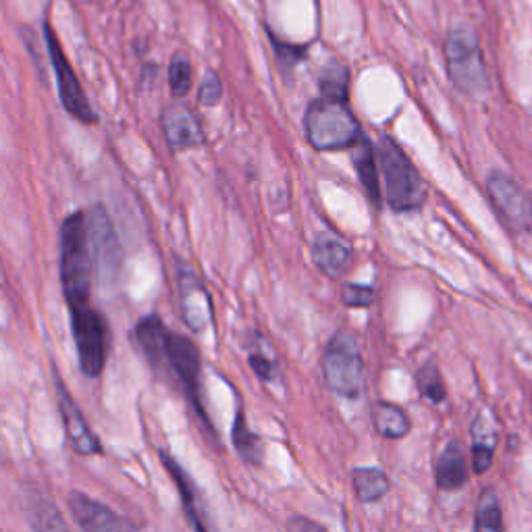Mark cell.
<instances>
[{
  "mask_svg": "<svg viewBox=\"0 0 532 532\" xmlns=\"http://www.w3.org/2000/svg\"><path fill=\"white\" fill-rule=\"evenodd\" d=\"M354 491L362 503H375L389 493V478L379 468H356Z\"/></svg>",
  "mask_w": 532,
  "mask_h": 532,
  "instance_id": "20",
  "label": "cell"
},
{
  "mask_svg": "<svg viewBox=\"0 0 532 532\" xmlns=\"http://www.w3.org/2000/svg\"><path fill=\"white\" fill-rule=\"evenodd\" d=\"M445 61L451 82L462 92L476 96L489 90V75L476 34L468 25H454L445 40Z\"/></svg>",
  "mask_w": 532,
  "mask_h": 532,
  "instance_id": "4",
  "label": "cell"
},
{
  "mask_svg": "<svg viewBox=\"0 0 532 532\" xmlns=\"http://www.w3.org/2000/svg\"><path fill=\"white\" fill-rule=\"evenodd\" d=\"M69 508L79 528H84L88 532H119L133 528L131 522L123 520L111 508H106V505L94 501L84 493L73 491L69 495Z\"/></svg>",
  "mask_w": 532,
  "mask_h": 532,
  "instance_id": "13",
  "label": "cell"
},
{
  "mask_svg": "<svg viewBox=\"0 0 532 532\" xmlns=\"http://www.w3.org/2000/svg\"><path fill=\"white\" fill-rule=\"evenodd\" d=\"M377 156L385 179L387 204L395 212L418 210L427 200V185L406 152L397 142L383 136L377 146Z\"/></svg>",
  "mask_w": 532,
  "mask_h": 532,
  "instance_id": "3",
  "label": "cell"
},
{
  "mask_svg": "<svg viewBox=\"0 0 532 532\" xmlns=\"http://www.w3.org/2000/svg\"><path fill=\"white\" fill-rule=\"evenodd\" d=\"M487 190L505 225L514 231H528L532 227L528 196L518 188V183L510 175H505L503 171H491Z\"/></svg>",
  "mask_w": 532,
  "mask_h": 532,
  "instance_id": "10",
  "label": "cell"
},
{
  "mask_svg": "<svg viewBox=\"0 0 532 532\" xmlns=\"http://www.w3.org/2000/svg\"><path fill=\"white\" fill-rule=\"evenodd\" d=\"M192 79H194L192 63L188 61V57L177 55L171 61V67H169V86H171V92L177 98H183L185 94H188L192 90Z\"/></svg>",
  "mask_w": 532,
  "mask_h": 532,
  "instance_id": "26",
  "label": "cell"
},
{
  "mask_svg": "<svg viewBox=\"0 0 532 532\" xmlns=\"http://www.w3.org/2000/svg\"><path fill=\"white\" fill-rule=\"evenodd\" d=\"M304 129L312 148L321 152L350 150L362 138L360 123L352 111L345 102L331 98H316L310 102Z\"/></svg>",
  "mask_w": 532,
  "mask_h": 532,
  "instance_id": "2",
  "label": "cell"
},
{
  "mask_svg": "<svg viewBox=\"0 0 532 532\" xmlns=\"http://www.w3.org/2000/svg\"><path fill=\"white\" fill-rule=\"evenodd\" d=\"M350 150H352V163H354V169L362 183V188L368 194L370 202L379 208L381 206V185H379V171L375 163V148H372L368 138L362 136Z\"/></svg>",
  "mask_w": 532,
  "mask_h": 532,
  "instance_id": "16",
  "label": "cell"
},
{
  "mask_svg": "<svg viewBox=\"0 0 532 532\" xmlns=\"http://www.w3.org/2000/svg\"><path fill=\"white\" fill-rule=\"evenodd\" d=\"M28 514H30L32 526L38 530H65L67 528L59 510L55 508V503H52L48 497L38 495V493H34L30 497Z\"/></svg>",
  "mask_w": 532,
  "mask_h": 532,
  "instance_id": "22",
  "label": "cell"
},
{
  "mask_svg": "<svg viewBox=\"0 0 532 532\" xmlns=\"http://www.w3.org/2000/svg\"><path fill=\"white\" fill-rule=\"evenodd\" d=\"M57 393H59V410H61V418H63L65 435H67L71 447L82 456L98 454L100 441L92 433L88 420L84 418L82 410L77 408L75 399L71 397V393L65 389V385L61 381H57Z\"/></svg>",
  "mask_w": 532,
  "mask_h": 532,
  "instance_id": "12",
  "label": "cell"
},
{
  "mask_svg": "<svg viewBox=\"0 0 532 532\" xmlns=\"http://www.w3.org/2000/svg\"><path fill=\"white\" fill-rule=\"evenodd\" d=\"M86 227L94 275L106 283H111L121 271V244L109 212H106L104 206L96 204L90 208V212H86Z\"/></svg>",
  "mask_w": 532,
  "mask_h": 532,
  "instance_id": "7",
  "label": "cell"
},
{
  "mask_svg": "<svg viewBox=\"0 0 532 532\" xmlns=\"http://www.w3.org/2000/svg\"><path fill=\"white\" fill-rule=\"evenodd\" d=\"M198 98H200V104L204 106H215L219 104V100L223 98V84L217 73H206V77L202 79L200 84V92H198Z\"/></svg>",
  "mask_w": 532,
  "mask_h": 532,
  "instance_id": "29",
  "label": "cell"
},
{
  "mask_svg": "<svg viewBox=\"0 0 532 532\" xmlns=\"http://www.w3.org/2000/svg\"><path fill=\"white\" fill-rule=\"evenodd\" d=\"M163 129H165L167 144L175 152L194 150L204 144L202 127L188 106H181V104L169 106L163 117Z\"/></svg>",
  "mask_w": 532,
  "mask_h": 532,
  "instance_id": "14",
  "label": "cell"
},
{
  "mask_svg": "<svg viewBox=\"0 0 532 532\" xmlns=\"http://www.w3.org/2000/svg\"><path fill=\"white\" fill-rule=\"evenodd\" d=\"M528 204H530V221H532V194L528 196Z\"/></svg>",
  "mask_w": 532,
  "mask_h": 532,
  "instance_id": "31",
  "label": "cell"
},
{
  "mask_svg": "<svg viewBox=\"0 0 532 532\" xmlns=\"http://www.w3.org/2000/svg\"><path fill=\"white\" fill-rule=\"evenodd\" d=\"M323 377L329 389L345 399H358L364 389V362L354 335L339 331L323 352Z\"/></svg>",
  "mask_w": 532,
  "mask_h": 532,
  "instance_id": "5",
  "label": "cell"
},
{
  "mask_svg": "<svg viewBox=\"0 0 532 532\" xmlns=\"http://www.w3.org/2000/svg\"><path fill=\"white\" fill-rule=\"evenodd\" d=\"M233 445L237 449V454L242 456L244 462L260 466L262 458H264V449H262V441L256 433L250 431L246 416L242 410H237L235 414V424H233Z\"/></svg>",
  "mask_w": 532,
  "mask_h": 532,
  "instance_id": "19",
  "label": "cell"
},
{
  "mask_svg": "<svg viewBox=\"0 0 532 532\" xmlns=\"http://www.w3.org/2000/svg\"><path fill=\"white\" fill-rule=\"evenodd\" d=\"M474 528L476 530H491V532L493 530H503L501 508H499V501H497L493 491H485L481 501H478Z\"/></svg>",
  "mask_w": 532,
  "mask_h": 532,
  "instance_id": "25",
  "label": "cell"
},
{
  "mask_svg": "<svg viewBox=\"0 0 532 532\" xmlns=\"http://www.w3.org/2000/svg\"><path fill=\"white\" fill-rule=\"evenodd\" d=\"M372 427L383 439H404L410 433L412 424L402 408L381 399L372 406Z\"/></svg>",
  "mask_w": 532,
  "mask_h": 532,
  "instance_id": "18",
  "label": "cell"
},
{
  "mask_svg": "<svg viewBox=\"0 0 532 532\" xmlns=\"http://www.w3.org/2000/svg\"><path fill=\"white\" fill-rule=\"evenodd\" d=\"M312 260L318 266V271L325 273L329 279H343L352 271L354 252L339 235L323 231L312 242Z\"/></svg>",
  "mask_w": 532,
  "mask_h": 532,
  "instance_id": "11",
  "label": "cell"
},
{
  "mask_svg": "<svg viewBox=\"0 0 532 532\" xmlns=\"http://www.w3.org/2000/svg\"><path fill=\"white\" fill-rule=\"evenodd\" d=\"M250 366L254 370V375L266 383H273L279 379V364L277 358L269 348H254L250 352Z\"/></svg>",
  "mask_w": 532,
  "mask_h": 532,
  "instance_id": "27",
  "label": "cell"
},
{
  "mask_svg": "<svg viewBox=\"0 0 532 532\" xmlns=\"http://www.w3.org/2000/svg\"><path fill=\"white\" fill-rule=\"evenodd\" d=\"M468 481V466L462 445L458 441H449L441 451L437 462V485L443 491H456Z\"/></svg>",
  "mask_w": 532,
  "mask_h": 532,
  "instance_id": "17",
  "label": "cell"
},
{
  "mask_svg": "<svg viewBox=\"0 0 532 532\" xmlns=\"http://www.w3.org/2000/svg\"><path fill=\"white\" fill-rule=\"evenodd\" d=\"M163 364L173 370V375L179 379L183 389L188 391L196 410L204 418V412L200 406V395H198V389H200V352L196 348V343L188 337L167 331Z\"/></svg>",
  "mask_w": 532,
  "mask_h": 532,
  "instance_id": "9",
  "label": "cell"
},
{
  "mask_svg": "<svg viewBox=\"0 0 532 532\" xmlns=\"http://www.w3.org/2000/svg\"><path fill=\"white\" fill-rule=\"evenodd\" d=\"M44 38H46V46H48V55H50V63L52 69H55L57 75V86H59V96L61 102L65 106V111L82 123H96V113L92 111V106L86 98V92L79 84V79L71 67V63L67 61L65 52L57 40V34L52 32L50 23H46L44 28Z\"/></svg>",
  "mask_w": 532,
  "mask_h": 532,
  "instance_id": "8",
  "label": "cell"
},
{
  "mask_svg": "<svg viewBox=\"0 0 532 532\" xmlns=\"http://www.w3.org/2000/svg\"><path fill=\"white\" fill-rule=\"evenodd\" d=\"M161 458H163V462H165V468L171 472L173 481L177 483V489H179V493H181V501H183V508H185V512H188L190 522H192L196 528L204 530V524L200 522V516H198V510H196V495H194V487H192V483H190L188 474H185V472L181 470V466H179L173 458H169V456H165V454H161Z\"/></svg>",
  "mask_w": 532,
  "mask_h": 532,
  "instance_id": "23",
  "label": "cell"
},
{
  "mask_svg": "<svg viewBox=\"0 0 532 532\" xmlns=\"http://www.w3.org/2000/svg\"><path fill=\"white\" fill-rule=\"evenodd\" d=\"M179 289H181V308L185 323L198 333L204 331L212 321L210 298L206 294V289L194 275H181Z\"/></svg>",
  "mask_w": 532,
  "mask_h": 532,
  "instance_id": "15",
  "label": "cell"
},
{
  "mask_svg": "<svg viewBox=\"0 0 532 532\" xmlns=\"http://www.w3.org/2000/svg\"><path fill=\"white\" fill-rule=\"evenodd\" d=\"M493 464V449L472 445V468L476 474H485Z\"/></svg>",
  "mask_w": 532,
  "mask_h": 532,
  "instance_id": "30",
  "label": "cell"
},
{
  "mask_svg": "<svg viewBox=\"0 0 532 532\" xmlns=\"http://www.w3.org/2000/svg\"><path fill=\"white\" fill-rule=\"evenodd\" d=\"M377 291L368 285L343 283L341 285V302L350 308H368L375 304Z\"/></svg>",
  "mask_w": 532,
  "mask_h": 532,
  "instance_id": "28",
  "label": "cell"
},
{
  "mask_svg": "<svg viewBox=\"0 0 532 532\" xmlns=\"http://www.w3.org/2000/svg\"><path fill=\"white\" fill-rule=\"evenodd\" d=\"M61 281L69 308L88 304L92 296L94 264L88 242L86 212H75L61 229Z\"/></svg>",
  "mask_w": 532,
  "mask_h": 532,
  "instance_id": "1",
  "label": "cell"
},
{
  "mask_svg": "<svg viewBox=\"0 0 532 532\" xmlns=\"http://www.w3.org/2000/svg\"><path fill=\"white\" fill-rule=\"evenodd\" d=\"M318 88H321L323 98L348 102L350 96V73L341 63L331 61L318 77Z\"/></svg>",
  "mask_w": 532,
  "mask_h": 532,
  "instance_id": "21",
  "label": "cell"
},
{
  "mask_svg": "<svg viewBox=\"0 0 532 532\" xmlns=\"http://www.w3.org/2000/svg\"><path fill=\"white\" fill-rule=\"evenodd\" d=\"M416 387H418L420 395L431 404H441L443 399H445L443 377H441L439 368L433 362L420 366L418 375H416Z\"/></svg>",
  "mask_w": 532,
  "mask_h": 532,
  "instance_id": "24",
  "label": "cell"
},
{
  "mask_svg": "<svg viewBox=\"0 0 532 532\" xmlns=\"http://www.w3.org/2000/svg\"><path fill=\"white\" fill-rule=\"evenodd\" d=\"M71 310V329L77 348L79 366L84 375L96 379L102 375L106 364V350H109V327L104 316L96 312L90 302L69 308Z\"/></svg>",
  "mask_w": 532,
  "mask_h": 532,
  "instance_id": "6",
  "label": "cell"
}]
</instances>
